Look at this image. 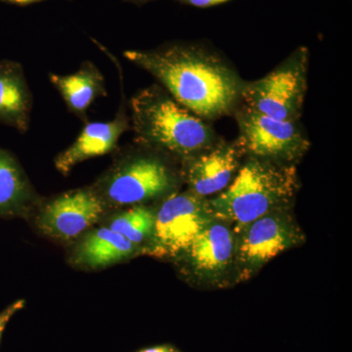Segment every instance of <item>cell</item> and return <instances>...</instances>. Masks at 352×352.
Wrapping results in <instances>:
<instances>
[{"mask_svg":"<svg viewBox=\"0 0 352 352\" xmlns=\"http://www.w3.org/2000/svg\"><path fill=\"white\" fill-rule=\"evenodd\" d=\"M124 56L151 74L178 103L207 122L234 115L242 104L245 80L204 44L173 41L151 50H126Z\"/></svg>","mask_w":352,"mask_h":352,"instance_id":"1","label":"cell"},{"mask_svg":"<svg viewBox=\"0 0 352 352\" xmlns=\"http://www.w3.org/2000/svg\"><path fill=\"white\" fill-rule=\"evenodd\" d=\"M135 141L185 163L220 140L217 132L178 103L161 85L143 88L131 100Z\"/></svg>","mask_w":352,"mask_h":352,"instance_id":"2","label":"cell"},{"mask_svg":"<svg viewBox=\"0 0 352 352\" xmlns=\"http://www.w3.org/2000/svg\"><path fill=\"white\" fill-rule=\"evenodd\" d=\"M298 188L296 166L247 157L231 184L208 200L215 219L233 224L234 234L271 212L289 210Z\"/></svg>","mask_w":352,"mask_h":352,"instance_id":"3","label":"cell"},{"mask_svg":"<svg viewBox=\"0 0 352 352\" xmlns=\"http://www.w3.org/2000/svg\"><path fill=\"white\" fill-rule=\"evenodd\" d=\"M166 153L135 141L94 187L106 205H142L176 193L182 173Z\"/></svg>","mask_w":352,"mask_h":352,"instance_id":"4","label":"cell"},{"mask_svg":"<svg viewBox=\"0 0 352 352\" xmlns=\"http://www.w3.org/2000/svg\"><path fill=\"white\" fill-rule=\"evenodd\" d=\"M308 50L298 47L268 75L245 82L242 104L281 120L298 122L307 89Z\"/></svg>","mask_w":352,"mask_h":352,"instance_id":"5","label":"cell"},{"mask_svg":"<svg viewBox=\"0 0 352 352\" xmlns=\"http://www.w3.org/2000/svg\"><path fill=\"white\" fill-rule=\"evenodd\" d=\"M239 129L237 142L245 157L296 166L310 142L298 122L268 117L241 104L234 113Z\"/></svg>","mask_w":352,"mask_h":352,"instance_id":"6","label":"cell"},{"mask_svg":"<svg viewBox=\"0 0 352 352\" xmlns=\"http://www.w3.org/2000/svg\"><path fill=\"white\" fill-rule=\"evenodd\" d=\"M214 219L207 198L190 191L166 197L156 212L147 251L159 258L182 256Z\"/></svg>","mask_w":352,"mask_h":352,"instance_id":"7","label":"cell"},{"mask_svg":"<svg viewBox=\"0 0 352 352\" xmlns=\"http://www.w3.org/2000/svg\"><path fill=\"white\" fill-rule=\"evenodd\" d=\"M235 263L241 279H248L278 254L302 244L305 236L288 210L271 212L236 234Z\"/></svg>","mask_w":352,"mask_h":352,"instance_id":"8","label":"cell"},{"mask_svg":"<svg viewBox=\"0 0 352 352\" xmlns=\"http://www.w3.org/2000/svg\"><path fill=\"white\" fill-rule=\"evenodd\" d=\"M106 206L94 187L72 190L44 206L38 226L51 237L75 239L100 219Z\"/></svg>","mask_w":352,"mask_h":352,"instance_id":"9","label":"cell"},{"mask_svg":"<svg viewBox=\"0 0 352 352\" xmlns=\"http://www.w3.org/2000/svg\"><path fill=\"white\" fill-rule=\"evenodd\" d=\"M244 157L237 141L226 142L220 139L210 149L182 164V178L188 184V191L207 198L230 185Z\"/></svg>","mask_w":352,"mask_h":352,"instance_id":"10","label":"cell"},{"mask_svg":"<svg viewBox=\"0 0 352 352\" xmlns=\"http://www.w3.org/2000/svg\"><path fill=\"white\" fill-rule=\"evenodd\" d=\"M131 129V118L126 113L122 82V100L115 118L108 122H87L85 124L75 142L55 159L57 170L63 175H68L76 164L115 151L120 136Z\"/></svg>","mask_w":352,"mask_h":352,"instance_id":"11","label":"cell"},{"mask_svg":"<svg viewBox=\"0 0 352 352\" xmlns=\"http://www.w3.org/2000/svg\"><path fill=\"white\" fill-rule=\"evenodd\" d=\"M236 236L228 224L210 221L184 252L190 270L201 281L217 282L235 261Z\"/></svg>","mask_w":352,"mask_h":352,"instance_id":"12","label":"cell"},{"mask_svg":"<svg viewBox=\"0 0 352 352\" xmlns=\"http://www.w3.org/2000/svg\"><path fill=\"white\" fill-rule=\"evenodd\" d=\"M32 95L19 62L0 61V124L20 133L29 131Z\"/></svg>","mask_w":352,"mask_h":352,"instance_id":"13","label":"cell"},{"mask_svg":"<svg viewBox=\"0 0 352 352\" xmlns=\"http://www.w3.org/2000/svg\"><path fill=\"white\" fill-rule=\"evenodd\" d=\"M50 80L65 102L69 113L83 124L88 120L87 112L96 99L107 96L105 78L91 61H85L72 75L50 74Z\"/></svg>","mask_w":352,"mask_h":352,"instance_id":"14","label":"cell"},{"mask_svg":"<svg viewBox=\"0 0 352 352\" xmlns=\"http://www.w3.org/2000/svg\"><path fill=\"white\" fill-rule=\"evenodd\" d=\"M138 245L111 228L98 229L88 234L76 250V263L87 267H105L129 258Z\"/></svg>","mask_w":352,"mask_h":352,"instance_id":"15","label":"cell"},{"mask_svg":"<svg viewBox=\"0 0 352 352\" xmlns=\"http://www.w3.org/2000/svg\"><path fill=\"white\" fill-rule=\"evenodd\" d=\"M36 195L16 157L0 148V215L27 212Z\"/></svg>","mask_w":352,"mask_h":352,"instance_id":"16","label":"cell"},{"mask_svg":"<svg viewBox=\"0 0 352 352\" xmlns=\"http://www.w3.org/2000/svg\"><path fill=\"white\" fill-rule=\"evenodd\" d=\"M156 212L144 205H136L113 217L110 228L135 245L151 239Z\"/></svg>","mask_w":352,"mask_h":352,"instance_id":"17","label":"cell"},{"mask_svg":"<svg viewBox=\"0 0 352 352\" xmlns=\"http://www.w3.org/2000/svg\"><path fill=\"white\" fill-rule=\"evenodd\" d=\"M126 3L134 4V6L141 7L149 2L156 1V0H122ZM178 2L182 6L196 7V8H210V7L219 6L232 0H173Z\"/></svg>","mask_w":352,"mask_h":352,"instance_id":"18","label":"cell"},{"mask_svg":"<svg viewBox=\"0 0 352 352\" xmlns=\"http://www.w3.org/2000/svg\"><path fill=\"white\" fill-rule=\"evenodd\" d=\"M24 300H18V302L13 303V305L7 307L4 311L0 314V340H1L2 333H3L7 323L10 321V319L12 318L13 315L15 314L16 312L19 311L20 309L24 307Z\"/></svg>","mask_w":352,"mask_h":352,"instance_id":"19","label":"cell"},{"mask_svg":"<svg viewBox=\"0 0 352 352\" xmlns=\"http://www.w3.org/2000/svg\"><path fill=\"white\" fill-rule=\"evenodd\" d=\"M138 352H182L178 351L176 347L170 344H161V346H155L147 347V349H141Z\"/></svg>","mask_w":352,"mask_h":352,"instance_id":"20","label":"cell"},{"mask_svg":"<svg viewBox=\"0 0 352 352\" xmlns=\"http://www.w3.org/2000/svg\"><path fill=\"white\" fill-rule=\"evenodd\" d=\"M0 1L3 2V3L11 4V6L27 7L32 6V4L46 1V0H0Z\"/></svg>","mask_w":352,"mask_h":352,"instance_id":"21","label":"cell"}]
</instances>
